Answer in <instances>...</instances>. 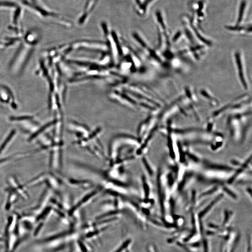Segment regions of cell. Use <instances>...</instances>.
<instances>
[{
    "label": "cell",
    "mask_w": 252,
    "mask_h": 252,
    "mask_svg": "<svg viewBox=\"0 0 252 252\" xmlns=\"http://www.w3.org/2000/svg\"><path fill=\"white\" fill-rule=\"evenodd\" d=\"M9 181H10L9 184H10L11 186V187L10 188H9V189H11V191H14L15 193H17L20 194L24 199L27 198V193H26V191L25 189L23 188V187L18 183V181L16 180V179L14 178H12V179H10Z\"/></svg>",
    "instance_id": "1"
},
{
    "label": "cell",
    "mask_w": 252,
    "mask_h": 252,
    "mask_svg": "<svg viewBox=\"0 0 252 252\" xmlns=\"http://www.w3.org/2000/svg\"><path fill=\"white\" fill-rule=\"evenodd\" d=\"M235 59H236V62L238 68V75L240 77L242 85L245 88H247V85L245 79L244 78V74H243V66H242L241 59V58L240 54L238 52H237L235 54Z\"/></svg>",
    "instance_id": "2"
},
{
    "label": "cell",
    "mask_w": 252,
    "mask_h": 252,
    "mask_svg": "<svg viewBox=\"0 0 252 252\" xmlns=\"http://www.w3.org/2000/svg\"><path fill=\"white\" fill-rule=\"evenodd\" d=\"M24 4L25 5H26L27 6L31 7V8L33 9L36 10V11L38 12L40 14L43 15V16H55V15L53 14V13L47 11V10L43 9L42 7L39 6L38 5L36 4L35 3H33V4L32 2L30 3V2H28V1H24Z\"/></svg>",
    "instance_id": "3"
},
{
    "label": "cell",
    "mask_w": 252,
    "mask_h": 252,
    "mask_svg": "<svg viewBox=\"0 0 252 252\" xmlns=\"http://www.w3.org/2000/svg\"><path fill=\"white\" fill-rule=\"evenodd\" d=\"M16 130H14L10 132V134L7 136L6 138L5 139L4 142H2L1 145L0 146V154L4 152V150L6 149L9 144L11 142L12 139L15 137L16 135Z\"/></svg>",
    "instance_id": "4"
},
{
    "label": "cell",
    "mask_w": 252,
    "mask_h": 252,
    "mask_svg": "<svg viewBox=\"0 0 252 252\" xmlns=\"http://www.w3.org/2000/svg\"><path fill=\"white\" fill-rule=\"evenodd\" d=\"M54 123V122L49 123L48 124H46V125H44V126L42 127L41 128H39L38 130L36 131L35 133H33V134L31 135V136H30V138L28 139V141H31L34 140V139L37 137L39 135H40L43 132L45 131L47 128H49V127H50L51 126L52 124H53Z\"/></svg>",
    "instance_id": "5"
},
{
    "label": "cell",
    "mask_w": 252,
    "mask_h": 252,
    "mask_svg": "<svg viewBox=\"0 0 252 252\" xmlns=\"http://www.w3.org/2000/svg\"><path fill=\"white\" fill-rule=\"evenodd\" d=\"M246 2L245 1H242L241 3V6L240 7V10H239V14H238V19L237 24H240L242 21L243 18V14H244V10L245 9Z\"/></svg>",
    "instance_id": "6"
},
{
    "label": "cell",
    "mask_w": 252,
    "mask_h": 252,
    "mask_svg": "<svg viewBox=\"0 0 252 252\" xmlns=\"http://www.w3.org/2000/svg\"><path fill=\"white\" fill-rule=\"evenodd\" d=\"M16 7V4L15 2L7 1H0V7L15 8Z\"/></svg>",
    "instance_id": "7"
},
{
    "label": "cell",
    "mask_w": 252,
    "mask_h": 252,
    "mask_svg": "<svg viewBox=\"0 0 252 252\" xmlns=\"http://www.w3.org/2000/svg\"><path fill=\"white\" fill-rule=\"evenodd\" d=\"M21 12V9L20 8H17L16 11L15 12L14 16H13V22L15 23H16L18 21V18L20 16Z\"/></svg>",
    "instance_id": "8"
},
{
    "label": "cell",
    "mask_w": 252,
    "mask_h": 252,
    "mask_svg": "<svg viewBox=\"0 0 252 252\" xmlns=\"http://www.w3.org/2000/svg\"><path fill=\"white\" fill-rule=\"evenodd\" d=\"M157 17L158 22L160 23V24L161 25L162 28H164V30L165 29V26L164 23L163 19H162V17L160 11H157Z\"/></svg>",
    "instance_id": "9"
},
{
    "label": "cell",
    "mask_w": 252,
    "mask_h": 252,
    "mask_svg": "<svg viewBox=\"0 0 252 252\" xmlns=\"http://www.w3.org/2000/svg\"><path fill=\"white\" fill-rule=\"evenodd\" d=\"M130 240H128V241H127L125 242L124 244H123L122 246H120V248H119V249H118V250H116V251L115 252H122V251L125 248H126V247L128 245V244H130Z\"/></svg>",
    "instance_id": "10"
},
{
    "label": "cell",
    "mask_w": 252,
    "mask_h": 252,
    "mask_svg": "<svg viewBox=\"0 0 252 252\" xmlns=\"http://www.w3.org/2000/svg\"><path fill=\"white\" fill-rule=\"evenodd\" d=\"M152 1V0H146L145 2H144V4H143V5L142 6V8L143 10H145L146 9L147 6V5L150 2V1Z\"/></svg>",
    "instance_id": "11"
},
{
    "label": "cell",
    "mask_w": 252,
    "mask_h": 252,
    "mask_svg": "<svg viewBox=\"0 0 252 252\" xmlns=\"http://www.w3.org/2000/svg\"><path fill=\"white\" fill-rule=\"evenodd\" d=\"M181 34V33L180 32H177V33L176 34L175 36H174V38H173V41H176V40H177V39L179 38V37L180 36Z\"/></svg>",
    "instance_id": "12"
}]
</instances>
